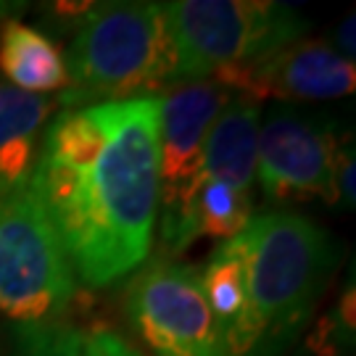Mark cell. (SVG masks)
<instances>
[{
    "label": "cell",
    "instance_id": "obj_8",
    "mask_svg": "<svg viewBox=\"0 0 356 356\" xmlns=\"http://www.w3.org/2000/svg\"><path fill=\"white\" fill-rule=\"evenodd\" d=\"M232 95L248 101H332L351 95L356 66L327 40H296L256 61L222 69L211 76Z\"/></svg>",
    "mask_w": 356,
    "mask_h": 356
},
{
    "label": "cell",
    "instance_id": "obj_1",
    "mask_svg": "<svg viewBox=\"0 0 356 356\" xmlns=\"http://www.w3.org/2000/svg\"><path fill=\"white\" fill-rule=\"evenodd\" d=\"M29 191L90 288L140 269L161 201L159 98L64 108L42 129Z\"/></svg>",
    "mask_w": 356,
    "mask_h": 356
},
{
    "label": "cell",
    "instance_id": "obj_18",
    "mask_svg": "<svg viewBox=\"0 0 356 356\" xmlns=\"http://www.w3.org/2000/svg\"><path fill=\"white\" fill-rule=\"evenodd\" d=\"M354 29H356V16L354 13H348L341 26H338V32H335V51L343 53L346 58H351L354 61V53H356V42H354Z\"/></svg>",
    "mask_w": 356,
    "mask_h": 356
},
{
    "label": "cell",
    "instance_id": "obj_13",
    "mask_svg": "<svg viewBox=\"0 0 356 356\" xmlns=\"http://www.w3.org/2000/svg\"><path fill=\"white\" fill-rule=\"evenodd\" d=\"M198 277L209 309L222 327L229 356H256V332L248 309L245 272L227 241L211 251Z\"/></svg>",
    "mask_w": 356,
    "mask_h": 356
},
{
    "label": "cell",
    "instance_id": "obj_17",
    "mask_svg": "<svg viewBox=\"0 0 356 356\" xmlns=\"http://www.w3.org/2000/svg\"><path fill=\"white\" fill-rule=\"evenodd\" d=\"M354 148L348 143V148L343 145L341 159H338V177H335V188H338V201H343L346 206L356 204V182H354Z\"/></svg>",
    "mask_w": 356,
    "mask_h": 356
},
{
    "label": "cell",
    "instance_id": "obj_5",
    "mask_svg": "<svg viewBox=\"0 0 356 356\" xmlns=\"http://www.w3.org/2000/svg\"><path fill=\"white\" fill-rule=\"evenodd\" d=\"M76 280L29 185L0 201V314L16 327L64 322Z\"/></svg>",
    "mask_w": 356,
    "mask_h": 356
},
{
    "label": "cell",
    "instance_id": "obj_9",
    "mask_svg": "<svg viewBox=\"0 0 356 356\" xmlns=\"http://www.w3.org/2000/svg\"><path fill=\"white\" fill-rule=\"evenodd\" d=\"M159 148H161V201L159 211L172 209L191 191L198 175L201 151L219 111L232 98L214 79L175 82L159 95Z\"/></svg>",
    "mask_w": 356,
    "mask_h": 356
},
{
    "label": "cell",
    "instance_id": "obj_11",
    "mask_svg": "<svg viewBox=\"0 0 356 356\" xmlns=\"http://www.w3.org/2000/svg\"><path fill=\"white\" fill-rule=\"evenodd\" d=\"M259 119H261V114H259L256 101H248L241 95L229 98V103L219 111L209 135H206L198 175L193 179L191 191L198 182H225V185H232L243 193H251L256 182Z\"/></svg>",
    "mask_w": 356,
    "mask_h": 356
},
{
    "label": "cell",
    "instance_id": "obj_15",
    "mask_svg": "<svg viewBox=\"0 0 356 356\" xmlns=\"http://www.w3.org/2000/svg\"><path fill=\"white\" fill-rule=\"evenodd\" d=\"M8 356H90L85 332L69 322L16 327Z\"/></svg>",
    "mask_w": 356,
    "mask_h": 356
},
{
    "label": "cell",
    "instance_id": "obj_6",
    "mask_svg": "<svg viewBox=\"0 0 356 356\" xmlns=\"http://www.w3.org/2000/svg\"><path fill=\"white\" fill-rule=\"evenodd\" d=\"M124 312L153 356H229L198 269L153 259L127 285Z\"/></svg>",
    "mask_w": 356,
    "mask_h": 356
},
{
    "label": "cell",
    "instance_id": "obj_10",
    "mask_svg": "<svg viewBox=\"0 0 356 356\" xmlns=\"http://www.w3.org/2000/svg\"><path fill=\"white\" fill-rule=\"evenodd\" d=\"M161 214V243L169 254H179L201 238L229 241L254 216V195L225 182H198L177 206Z\"/></svg>",
    "mask_w": 356,
    "mask_h": 356
},
{
    "label": "cell",
    "instance_id": "obj_14",
    "mask_svg": "<svg viewBox=\"0 0 356 356\" xmlns=\"http://www.w3.org/2000/svg\"><path fill=\"white\" fill-rule=\"evenodd\" d=\"M0 72L8 85L29 95H45L66 88V64L45 32L8 19L0 26Z\"/></svg>",
    "mask_w": 356,
    "mask_h": 356
},
{
    "label": "cell",
    "instance_id": "obj_2",
    "mask_svg": "<svg viewBox=\"0 0 356 356\" xmlns=\"http://www.w3.org/2000/svg\"><path fill=\"white\" fill-rule=\"evenodd\" d=\"M227 243L245 272L256 356H277L327 288L338 248L327 229L296 211L254 214Z\"/></svg>",
    "mask_w": 356,
    "mask_h": 356
},
{
    "label": "cell",
    "instance_id": "obj_12",
    "mask_svg": "<svg viewBox=\"0 0 356 356\" xmlns=\"http://www.w3.org/2000/svg\"><path fill=\"white\" fill-rule=\"evenodd\" d=\"M58 101L29 95L0 79V201L29 185L42 129Z\"/></svg>",
    "mask_w": 356,
    "mask_h": 356
},
{
    "label": "cell",
    "instance_id": "obj_7",
    "mask_svg": "<svg viewBox=\"0 0 356 356\" xmlns=\"http://www.w3.org/2000/svg\"><path fill=\"white\" fill-rule=\"evenodd\" d=\"M346 143L327 124L275 106L259 127L256 179L272 201L338 204V159Z\"/></svg>",
    "mask_w": 356,
    "mask_h": 356
},
{
    "label": "cell",
    "instance_id": "obj_4",
    "mask_svg": "<svg viewBox=\"0 0 356 356\" xmlns=\"http://www.w3.org/2000/svg\"><path fill=\"white\" fill-rule=\"evenodd\" d=\"M177 79H211L222 69L256 61L304 40L306 19L272 0H175L164 3Z\"/></svg>",
    "mask_w": 356,
    "mask_h": 356
},
{
    "label": "cell",
    "instance_id": "obj_16",
    "mask_svg": "<svg viewBox=\"0 0 356 356\" xmlns=\"http://www.w3.org/2000/svg\"><path fill=\"white\" fill-rule=\"evenodd\" d=\"M90 356H143L135 346H129L119 332L108 327H92L85 332Z\"/></svg>",
    "mask_w": 356,
    "mask_h": 356
},
{
    "label": "cell",
    "instance_id": "obj_3",
    "mask_svg": "<svg viewBox=\"0 0 356 356\" xmlns=\"http://www.w3.org/2000/svg\"><path fill=\"white\" fill-rule=\"evenodd\" d=\"M64 108L156 98L177 79V56L166 26L164 3H101L76 24L64 58Z\"/></svg>",
    "mask_w": 356,
    "mask_h": 356
}]
</instances>
